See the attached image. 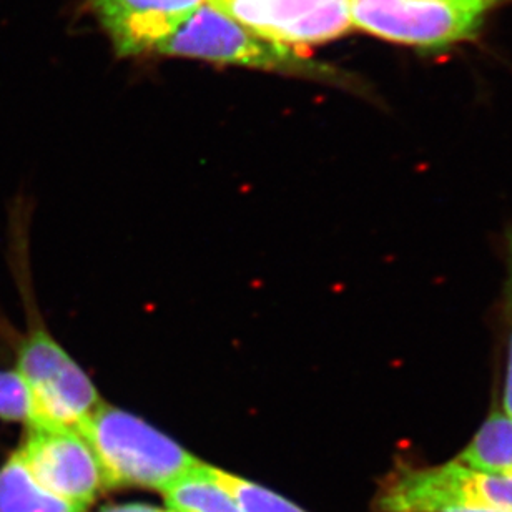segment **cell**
I'll return each instance as SVG.
<instances>
[{
    "label": "cell",
    "instance_id": "cell-4",
    "mask_svg": "<svg viewBox=\"0 0 512 512\" xmlns=\"http://www.w3.org/2000/svg\"><path fill=\"white\" fill-rule=\"evenodd\" d=\"M512 0H351L353 29L419 54H443L478 39Z\"/></svg>",
    "mask_w": 512,
    "mask_h": 512
},
{
    "label": "cell",
    "instance_id": "cell-2",
    "mask_svg": "<svg viewBox=\"0 0 512 512\" xmlns=\"http://www.w3.org/2000/svg\"><path fill=\"white\" fill-rule=\"evenodd\" d=\"M163 57L203 60L218 65H237L247 69L275 72L326 82L350 92H365V85L355 75L310 59L305 50L291 49L261 39L243 25L205 4L158 47Z\"/></svg>",
    "mask_w": 512,
    "mask_h": 512
},
{
    "label": "cell",
    "instance_id": "cell-5",
    "mask_svg": "<svg viewBox=\"0 0 512 512\" xmlns=\"http://www.w3.org/2000/svg\"><path fill=\"white\" fill-rule=\"evenodd\" d=\"M456 506L512 512V478L456 461L413 466L399 461L378 484L373 512H439Z\"/></svg>",
    "mask_w": 512,
    "mask_h": 512
},
{
    "label": "cell",
    "instance_id": "cell-8",
    "mask_svg": "<svg viewBox=\"0 0 512 512\" xmlns=\"http://www.w3.org/2000/svg\"><path fill=\"white\" fill-rule=\"evenodd\" d=\"M208 0H89L87 7L109 35L115 54H155Z\"/></svg>",
    "mask_w": 512,
    "mask_h": 512
},
{
    "label": "cell",
    "instance_id": "cell-9",
    "mask_svg": "<svg viewBox=\"0 0 512 512\" xmlns=\"http://www.w3.org/2000/svg\"><path fill=\"white\" fill-rule=\"evenodd\" d=\"M167 512H242L237 499L218 481L215 468L202 463L163 489Z\"/></svg>",
    "mask_w": 512,
    "mask_h": 512
},
{
    "label": "cell",
    "instance_id": "cell-10",
    "mask_svg": "<svg viewBox=\"0 0 512 512\" xmlns=\"http://www.w3.org/2000/svg\"><path fill=\"white\" fill-rule=\"evenodd\" d=\"M454 461L474 471L512 478V418L494 409Z\"/></svg>",
    "mask_w": 512,
    "mask_h": 512
},
{
    "label": "cell",
    "instance_id": "cell-13",
    "mask_svg": "<svg viewBox=\"0 0 512 512\" xmlns=\"http://www.w3.org/2000/svg\"><path fill=\"white\" fill-rule=\"evenodd\" d=\"M0 421L30 423L29 393L14 368L0 370Z\"/></svg>",
    "mask_w": 512,
    "mask_h": 512
},
{
    "label": "cell",
    "instance_id": "cell-1",
    "mask_svg": "<svg viewBox=\"0 0 512 512\" xmlns=\"http://www.w3.org/2000/svg\"><path fill=\"white\" fill-rule=\"evenodd\" d=\"M27 330L15 348L14 370L29 393L27 428L80 431L104 404L94 381L74 356L55 340L35 308L29 280L19 278Z\"/></svg>",
    "mask_w": 512,
    "mask_h": 512
},
{
    "label": "cell",
    "instance_id": "cell-14",
    "mask_svg": "<svg viewBox=\"0 0 512 512\" xmlns=\"http://www.w3.org/2000/svg\"><path fill=\"white\" fill-rule=\"evenodd\" d=\"M508 256V276L504 283L503 311L506 323V370H504L503 411L512 418V227L509 228L506 242Z\"/></svg>",
    "mask_w": 512,
    "mask_h": 512
},
{
    "label": "cell",
    "instance_id": "cell-16",
    "mask_svg": "<svg viewBox=\"0 0 512 512\" xmlns=\"http://www.w3.org/2000/svg\"><path fill=\"white\" fill-rule=\"evenodd\" d=\"M439 512H501L493 509L474 508V506H456V508L443 509Z\"/></svg>",
    "mask_w": 512,
    "mask_h": 512
},
{
    "label": "cell",
    "instance_id": "cell-15",
    "mask_svg": "<svg viewBox=\"0 0 512 512\" xmlns=\"http://www.w3.org/2000/svg\"><path fill=\"white\" fill-rule=\"evenodd\" d=\"M99 512H167L162 509L150 506V504L128 503L119 504V506H109V508L100 509Z\"/></svg>",
    "mask_w": 512,
    "mask_h": 512
},
{
    "label": "cell",
    "instance_id": "cell-7",
    "mask_svg": "<svg viewBox=\"0 0 512 512\" xmlns=\"http://www.w3.org/2000/svg\"><path fill=\"white\" fill-rule=\"evenodd\" d=\"M15 453L45 491L85 511L107 489L99 459L80 431L27 428Z\"/></svg>",
    "mask_w": 512,
    "mask_h": 512
},
{
    "label": "cell",
    "instance_id": "cell-11",
    "mask_svg": "<svg viewBox=\"0 0 512 512\" xmlns=\"http://www.w3.org/2000/svg\"><path fill=\"white\" fill-rule=\"evenodd\" d=\"M0 512H85V509L45 491L14 451L0 466Z\"/></svg>",
    "mask_w": 512,
    "mask_h": 512
},
{
    "label": "cell",
    "instance_id": "cell-3",
    "mask_svg": "<svg viewBox=\"0 0 512 512\" xmlns=\"http://www.w3.org/2000/svg\"><path fill=\"white\" fill-rule=\"evenodd\" d=\"M107 488L160 491L203 461L137 414L104 403L84 428Z\"/></svg>",
    "mask_w": 512,
    "mask_h": 512
},
{
    "label": "cell",
    "instance_id": "cell-12",
    "mask_svg": "<svg viewBox=\"0 0 512 512\" xmlns=\"http://www.w3.org/2000/svg\"><path fill=\"white\" fill-rule=\"evenodd\" d=\"M218 481L237 499L242 512H308L298 504L291 503L285 496L266 489L261 484L240 478L235 474L225 473L215 468Z\"/></svg>",
    "mask_w": 512,
    "mask_h": 512
},
{
    "label": "cell",
    "instance_id": "cell-6",
    "mask_svg": "<svg viewBox=\"0 0 512 512\" xmlns=\"http://www.w3.org/2000/svg\"><path fill=\"white\" fill-rule=\"evenodd\" d=\"M261 39L303 50L350 34L351 0H208Z\"/></svg>",
    "mask_w": 512,
    "mask_h": 512
}]
</instances>
